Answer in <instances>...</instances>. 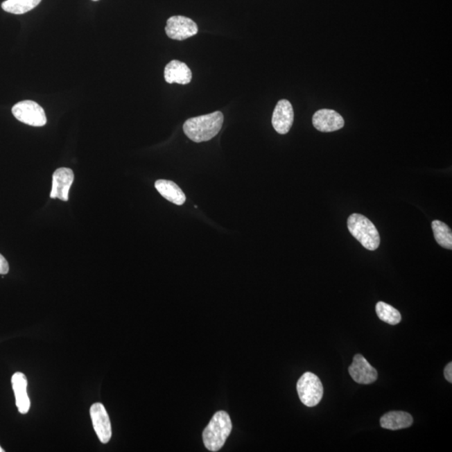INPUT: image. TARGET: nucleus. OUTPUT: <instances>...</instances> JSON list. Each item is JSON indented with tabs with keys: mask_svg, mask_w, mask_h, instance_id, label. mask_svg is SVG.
<instances>
[{
	"mask_svg": "<svg viewBox=\"0 0 452 452\" xmlns=\"http://www.w3.org/2000/svg\"><path fill=\"white\" fill-rule=\"evenodd\" d=\"M224 123V115L220 111L189 119L184 124V132L195 143L207 142L215 138Z\"/></svg>",
	"mask_w": 452,
	"mask_h": 452,
	"instance_id": "nucleus-1",
	"label": "nucleus"
},
{
	"mask_svg": "<svg viewBox=\"0 0 452 452\" xmlns=\"http://www.w3.org/2000/svg\"><path fill=\"white\" fill-rule=\"evenodd\" d=\"M12 113L19 122L32 127H43L47 122L44 109L33 101H23L15 104Z\"/></svg>",
	"mask_w": 452,
	"mask_h": 452,
	"instance_id": "nucleus-5",
	"label": "nucleus"
},
{
	"mask_svg": "<svg viewBox=\"0 0 452 452\" xmlns=\"http://www.w3.org/2000/svg\"><path fill=\"white\" fill-rule=\"evenodd\" d=\"M90 415L92 425L100 442L107 444L112 438V425L110 418L103 403H94L90 409Z\"/></svg>",
	"mask_w": 452,
	"mask_h": 452,
	"instance_id": "nucleus-7",
	"label": "nucleus"
},
{
	"mask_svg": "<svg viewBox=\"0 0 452 452\" xmlns=\"http://www.w3.org/2000/svg\"><path fill=\"white\" fill-rule=\"evenodd\" d=\"M444 374L448 382L452 383V363H449L444 370Z\"/></svg>",
	"mask_w": 452,
	"mask_h": 452,
	"instance_id": "nucleus-20",
	"label": "nucleus"
},
{
	"mask_svg": "<svg viewBox=\"0 0 452 452\" xmlns=\"http://www.w3.org/2000/svg\"><path fill=\"white\" fill-rule=\"evenodd\" d=\"M348 229L351 235L360 242L369 251H375L381 244L378 229L368 218L360 214H353L348 219Z\"/></svg>",
	"mask_w": 452,
	"mask_h": 452,
	"instance_id": "nucleus-3",
	"label": "nucleus"
},
{
	"mask_svg": "<svg viewBox=\"0 0 452 452\" xmlns=\"http://www.w3.org/2000/svg\"><path fill=\"white\" fill-rule=\"evenodd\" d=\"M199 31L197 24L184 16H172L167 20L165 32L168 38L184 40L192 37Z\"/></svg>",
	"mask_w": 452,
	"mask_h": 452,
	"instance_id": "nucleus-6",
	"label": "nucleus"
},
{
	"mask_svg": "<svg viewBox=\"0 0 452 452\" xmlns=\"http://www.w3.org/2000/svg\"><path fill=\"white\" fill-rule=\"evenodd\" d=\"M164 79L168 84L187 85L191 82L192 71L186 64L173 60L165 67Z\"/></svg>",
	"mask_w": 452,
	"mask_h": 452,
	"instance_id": "nucleus-13",
	"label": "nucleus"
},
{
	"mask_svg": "<svg viewBox=\"0 0 452 452\" xmlns=\"http://www.w3.org/2000/svg\"><path fill=\"white\" fill-rule=\"evenodd\" d=\"M376 313L379 320L390 325H397L401 321V315L397 309L383 302H379Z\"/></svg>",
	"mask_w": 452,
	"mask_h": 452,
	"instance_id": "nucleus-18",
	"label": "nucleus"
},
{
	"mask_svg": "<svg viewBox=\"0 0 452 452\" xmlns=\"http://www.w3.org/2000/svg\"><path fill=\"white\" fill-rule=\"evenodd\" d=\"M413 424V418L403 411H391L381 419V426L385 429L397 431L406 429Z\"/></svg>",
	"mask_w": 452,
	"mask_h": 452,
	"instance_id": "nucleus-15",
	"label": "nucleus"
},
{
	"mask_svg": "<svg viewBox=\"0 0 452 452\" xmlns=\"http://www.w3.org/2000/svg\"><path fill=\"white\" fill-rule=\"evenodd\" d=\"M92 1H98V0H92Z\"/></svg>",
	"mask_w": 452,
	"mask_h": 452,
	"instance_id": "nucleus-22",
	"label": "nucleus"
},
{
	"mask_svg": "<svg viewBox=\"0 0 452 452\" xmlns=\"http://www.w3.org/2000/svg\"><path fill=\"white\" fill-rule=\"evenodd\" d=\"M313 124L318 131L331 132L344 128L345 120L337 112L330 109H322L315 112L313 116Z\"/></svg>",
	"mask_w": 452,
	"mask_h": 452,
	"instance_id": "nucleus-11",
	"label": "nucleus"
},
{
	"mask_svg": "<svg viewBox=\"0 0 452 452\" xmlns=\"http://www.w3.org/2000/svg\"><path fill=\"white\" fill-rule=\"evenodd\" d=\"M232 431L231 417L224 410L218 411L205 427L203 433L205 446L211 451H218L225 445Z\"/></svg>",
	"mask_w": 452,
	"mask_h": 452,
	"instance_id": "nucleus-2",
	"label": "nucleus"
},
{
	"mask_svg": "<svg viewBox=\"0 0 452 452\" xmlns=\"http://www.w3.org/2000/svg\"><path fill=\"white\" fill-rule=\"evenodd\" d=\"M15 392L16 406L20 414H27L30 410L31 401L27 393L28 381L25 374L17 372L11 379Z\"/></svg>",
	"mask_w": 452,
	"mask_h": 452,
	"instance_id": "nucleus-12",
	"label": "nucleus"
},
{
	"mask_svg": "<svg viewBox=\"0 0 452 452\" xmlns=\"http://www.w3.org/2000/svg\"><path fill=\"white\" fill-rule=\"evenodd\" d=\"M349 372L354 381L361 385H370L377 381V370L361 354L354 357L352 365L349 366Z\"/></svg>",
	"mask_w": 452,
	"mask_h": 452,
	"instance_id": "nucleus-9",
	"label": "nucleus"
},
{
	"mask_svg": "<svg viewBox=\"0 0 452 452\" xmlns=\"http://www.w3.org/2000/svg\"><path fill=\"white\" fill-rule=\"evenodd\" d=\"M0 452H5V450L1 446H0Z\"/></svg>",
	"mask_w": 452,
	"mask_h": 452,
	"instance_id": "nucleus-21",
	"label": "nucleus"
},
{
	"mask_svg": "<svg viewBox=\"0 0 452 452\" xmlns=\"http://www.w3.org/2000/svg\"><path fill=\"white\" fill-rule=\"evenodd\" d=\"M74 181V173L68 168L56 169L52 177L51 199H59L67 201L69 199V191Z\"/></svg>",
	"mask_w": 452,
	"mask_h": 452,
	"instance_id": "nucleus-8",
	"label": "nucleus"
},
{
	"mask_svg": "<svg viewBox=\"0 0 452 452\" xmlns=\"http://www.w3.org/2000/svg\"><path fill=\"white\" fill-rule=\"evenodd\" d=\"M434 237L437 243L443 248L452 249V233L449 226L442 221L434 220L433 224Z\"/></svg>",
	"mask_w": 452,
	"mask_h": 452,
	"instance_id": "nucleus-17",
	"label": "nucleus"
},
{
	"mask_svg": "<svg viewBox=\"0 0 452 452\" xmlns=\"http://www.w3.org/2000/svg\"><path fill=\"white\" fill-rule=\"evenodd\" d=\"M10 270V266L7 260L0 254V275H6Z\"/></svg>",
	"mask_w": 452,
	"mask_h": 452,
	"instance_id": "nucleus-19",
	"label": "nucleus"
},
{
	"mask_svg": "<svg viewBox=\"0 0 452 452\" xmlns=\"http://www.w3.org/2000/svg\"><path fill=\"white\" fill-rule=\"evenodd\" d=\"M40 2L42 0H6L2 3V9L8 13L23 15L35 9Z\"/></svg>",
	"mask_w": 452,
	"mask_h": 452,
	"instance_id": "nucleus-16",
	"label": "nucleus"
},
{
	"mask_svg": "<svg viewBox=\"0 0 452 452\" xmlns=\"http://www.w3.org/2000/svg\"><path fill=\"white\" fill-rule=\"evenodd\" d=\"M294 112L288 100L282 99L277 103L272 115V126L279 134H286L292 128Z\"/></svg>",
	"mask_w": 452,
	"mask_h": 452,
	"instance_id": "nucleus-10",
	"label": "nucleus"
},
{
	"mask_svg": "<svg viewBox=\"0 0 452 452\" xmlns=\"http://www.w3.org/2000/svg\"><path fill=\"white\" fill-rule=\"evenodd\" d=\"M297 390L302 403L308 407L318 406L324 395V386L320 379L311 372L302 375L297 382Z\"/></svg>",
	"mask_w": 452,
	"mask_h": 452,
	"instance_id": "nucleus-4",
	"label": "nucleus"
},
{
	"mask_svg": "<svg viewBox=\"0 0 452 452\" xmlns=\"http://www.w3.org/2000/svg\"><path fill=\"white\" fill-rule=\"evenodd\" d=\"M155 188L164 199L176 205H182L186 200L184 193L173 181L159 180L155 182Z\"/></svg>",
	"mask_w": 452,
	"mask_h": 452,
	"instance_id": "nucleus-14",
	"label": "nucleus"
}]
</instances>
